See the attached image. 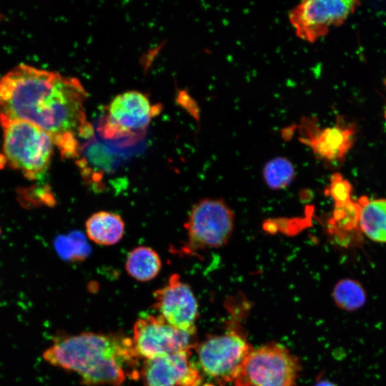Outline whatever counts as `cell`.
<instances>
[{
    "label": "cell",
    "instance_id": "obj_15",
    "mask_svg": "<svg viewBox=\"0 0 386 386\" xmlns=\"http://www.w3.org/2000/svg\"><path fill=\"white\" fill-rule=\"evenodd\" d=\"M361 205L352 199L342 204H335L332 217L330 222L331 232L342 242L360 240L362 234L360 226Z\"/></svg>",
    "mask_w": 386,
    "mask_h": 386
},
{
    "label": "cell",
    "instance_id": "obj_6",
    "mask_svg": "<svg viewBox=\"0 0 386 386\" xmlns=\"http://www.w3.org/2000/svg\"><path fill=\"white\" fill-rule=\"evenodd\" d=\"M202 370L220 383L234 382L252 348L237 329L211 336L197 345Z\"/></svg>",
    "mask_w": 386,
    "mask_h": 386
},
{
    "label": "cell",
    "instance_id": "obj_19",
    "mask_svg": "<svg viewBox=\"0 0 386 386\" xmlns=\"http://www.w3.org/2000/svg\"><path fill=\"white\" fill-rule=\"evenodd\" d=\"M57 245L63 257L68 259L83 260L91 252L90 247L81 234L74 233L68 237H62L59 239Z\"/></svg>",
    "mask_w": 386,
    "mask_h": 386
},
{
    "label": "cell",
    "instance_id": "obj_16",
    "mask_svg": "<svg viewBox=\"0 0 386 386\" xmlns=\"http://www.w3.org/2000/svg\"><path fill=\"white\" fill-rule=\"evenodd\" d=\"M162 268L158 253L147 246H139L132 249L127 257L125 269L129 276L140 282L155 278Z\"/></svg>",
    "mask_w": 386,
    "mask_h": 386
},
{
    "label": "cell",
    "instance_id": "obj_21",
    "mask_svg": "<svg viewBox=\"0 0 386 386\" xmlns=\"http://www.w3.org/2000/svg\"><path fill=\"white\" fill-rule=\"evenodd\" d=\"M314 386H337V385L329 380H322L318 381Z\"/></svg>",
    "mask_w": 386,
    "mask_h": 386
},
{
    "label": "cell",
    "instance_id": "obj_22",
    "mask_svg": "<svg viewBox=\"0 0 386 386\" xmlns=\"http://www.w3.org/2000/svg\"><path fill=\"white\" fill-rule=\"evenodd\" d=\"M1 226H0V237H1Z\"/></svg>",
    "mask_w": 386,
    "mask_h": 386
},
{
    "label": "cell",
    "instance_id": "obj_17",
    "mask_svg": "<svg viewBox=\"0 0 386 386\" xmlns=\"http://www.w3.org/2000/svg\"><path fill=\"white\" fill-rule=\"evenodd\" d=\"M332 297L339 308L352 312L365 305L367 295L361 283L350 278H345L335 284L332 290Z\"/></svg>",
    "mask_w": 386,
    "mask_h": 386
},
{
    "label": "cell",
    "instance_id": "obj_10",
    "mask_svg": "<svg viewBox=\"0 0 386 386\" xmlns=\"http://www.w3.org/2000/svg\"><path fill=\"white\" fill-rule=\"evenodd\" d=\"M154 307L172 326L185 331H197L198 302L190 287L178 274L154 292Z\"/></svg>",
    "mask_w": 386,
    "mask_h": 386
},
{
    "label": "cell",
    "instance_id": "obj_20",
    "mask_svg": "<svg viewBox=\"0 0 386 386\" xmlns=\"http://www.w3.org/2000/svg\"><path fill=\"white\" fill-rule=\"evenodd\" d=\"M352 185L340 173L332 175L325 194L330 196L335 204H342L352 200Z\"/></svg>",
    "mask_w": 386,
    "mask_h": 386
},
{
    "label": "cell",
    "instance_id": "obj_7",
    "mask_svg": "<svg viewBox=\"0 0 386 386\" xmlns=\"http://www.w3.org/2000/svg\"><path fill=\"white\" fill-rule=\"evenodd\" d=\"M134 348L141 358L154 359L190 351L198 345L197 331L179 330L160 315L139 317L133 327Z\"/></svg>",
    "mask_w": 386,
    "mask_h": 386
},
{
    "label": "cell",
    "instance_id": "obj_13",
    "mask_svg": "<svg viewBox=\"0 0 386 386\" xmlns=\"http://www.w3.org/2000/svg\"><path fill=\"white\" fill-rule=\"evenodd\" d=\"M88 237L96 244L109 246L117 244L124 233V222L118 214L100 211L92 214L86 221Z\"/></svg>",
    "mask_w": 386,
    "mask_h": 386
},
{
    "label": "cell",
    "instance_id": "obj_14",
    "mask_svg": "<svg viewBox=\"0 0 386 386\" xmlns=\"http://www.w3.org/2000/svg\"><path fill=\"white\" fill-rule=\"evenodd\" d=\"M358 202L361 232L374 242L386 243V199L370 200L362 196Z\"/></svg>",
    "mask_w": 386,
    "mask_h": 386
},
{
    "label": "cell",
    "instance_id": "obj_8",
    "mask_svg": "<svg viewBox=\"0 0 386 386\" xmlns=\"http://www.w3.org/2000/svg\"><path fill=\"white\" fill-rule=\"evenodd\" d=\"M359 5L355 0H307L293 7L288 17L297 37L314 43L342 24Z\"/></svg>",
    "mask_w": 386,
    "mask_h": 386
},
{
    "label": "cell",
    "instance_id": "obj_9",
    "mask_svg": "<svg viewBox=\"0 0 386 386\" xmlns=\"http://www.w3.org/2000/svg\"><path fill=\"white\" fill-rule=\"evenodd\" d=\"M295 129L300 142L309 147L317 158L328 164L342 162L355 140V126L340 121L322 128L316 117H304Z\"/></svg>",
    "mask_w": 386,
    "mask_h": 386
},
{
    "label": "cell",
    "instance_id": "obj_3",
    "mask_svg": "<svg viewBox=\"0 0 386 386\" xmlns=\"http://www.w3.org/2000/svg\"><path fill=\"white\" fill-rule=\"evenodd\" d=\"M6 162L29 179L44 175L51 164L54 144L36 126L21 120L0 119Z\"/></svg>",
    "mask_w": 386,
    "mask_h": 386
},
{
    "label": "cell",
    "instance_id": "obj_1",
    "mask_svg": "<svg viewBox=\"0 0 386 386\" xmlns=\"http://www.w3.org/2000/svg\"><path fill=\"white\" fill-rule=\"evenodd\" d=\"M80 81L19 64L0 79V119L29 122L47 133L61 156L78 157L79 139L91 136Z\"/></svg>",
    "mask_w": 386,
    "mask_h": 386
},
{
    "label": "cell",
    "instance_id": "obj_4",
    "mask_svg": "<svg viewBox=\"0 0 386 386\" xmlns=\"http://www.w3.org/2000/svg\"><path fill=\"white\" fill-rule=\"evenodd\" d=\"M234 227V214L220 198H205L191 209L184 228L188 251L217 249L227 244Z\"/></svg>",
    "mask_w": 386,
    "mask_h": 386
},
{
    "label": "cell",
    "instance_id": "obj_5",
    "mask_svg": "<svg viewBox=\"0 0 386 386\" xmlns=\"http://www.w3.org/2000/svg\"><path fill=\"white\" fill-rule=\"evenodd\" d=\"M300 366L283 346L269 343L252 349L234 380V386H295Z\"/></svg>",
    "mask_w": 386,
    "mask_h": 386
},
{
    "label": "cell",
    "instance_id": "obj_18",
    "mask_svg": "<svg viewBox=\"0 0 386 386\" xmlns=\"http://www.w3.org/2000/svg\"><path fill=\"white\" fill-rule=\"evenodd\" d=\"M292 162L284 157H276L269 160L262 170L263 179L271 189L280 190L287 187L295 178Z\"/></svg>",
    "mask_w": 386,
    "mask_h": 386
},
{
    "label": "cell",
    "instance_id": "obj_2",
    "mask_svg": "<svg viewBox=\"0 0 386 386\" xmlns=\"http://www.w3.org/2000/svg\"><path fill=\"white\" fill-rule=\"evenodd\" d=\"M49 365L77 374L85 385L121 386L139 377V357L132 338L120 334L82 332L57 337L43 352Z\"/></svg>",
    "mask_w": 386,
    "mask_h": 386
},
{
    "label": "cell",
    "instance_id": "obj_11",
    "mask_svg": "<svg viewBox=\"0 0 386 386\" xmlns=\"http://www.w3.org/2000/svg\"><path fill=\"white\" fill-rule=\"evenodd\" d=\"M152 109L149 99L139 91L118 94L109 105L104 134L121 137L143 131L150 122Z\"/></svg>",
    "mask_w": 386,
    "mask_h": 386
},
{
    "label": "cell",
    "instance_id": "obj_12",
    "mask_svg": "<svg viewBox=\"0 0 386 386\" xmlns=\"http://www.w3.org/2000/svg\"><path fill=\"white\" fill-rule=\"evenodd\" d=\"M190 355L184 351L144 360L139 371L143 386H200L201 374Z\"/></svg>",
    "mask_w": 386,
    "mask_h": 386
}]
</instances>
